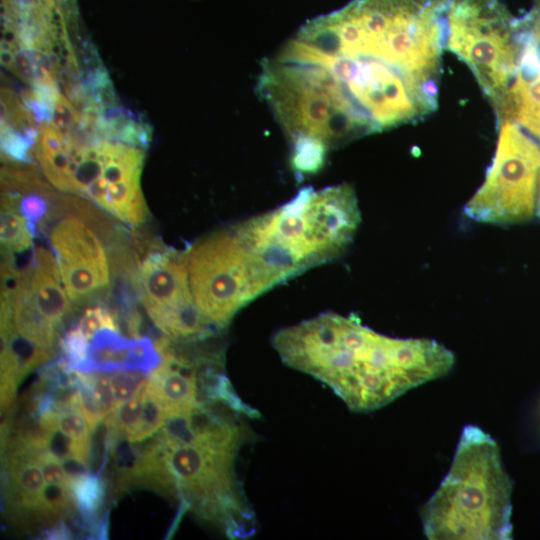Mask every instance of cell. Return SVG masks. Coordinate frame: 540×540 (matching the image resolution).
Masks as SVG:
<instances>
[{
    "mask_svg": "<svg viewBox=\"0 0 540 540\" xmlns=\"http://www.w3.org/2000/svg\"><path fill=\"white\" fill-rule=\"evenodd\" d=\"M353 188H304L284 205L232 227L276 284L338 257L360 224Z\"/></svg>",
    "mask_w": 540,
    "mask_h": 540,
    "instance_id": "obj_3",
    "label": "cell"
},
{
    "mask_svg": "<svg viewBox=\"0 0 540 540\" xmlns=\"http://www.w3.org/2000/svg\"><path fill=\"white\" fill-rule=\"evenodd\" d=\"M38 462L42 468L46 483L70 488V479L66 475L60 460L48 451H44L38 455Z\"/></svg>",
    "mask_w": 540,
    "mask_h": 540,
    "instance_id": "obj_20",
    "label": "cell"
},
{
    "mask_svg": "<svg viewBox=\"0 0 540 540\" xmlns=\"http://www.w3.org/2000/svg\"><path fill=\"white\" fill-rule=\"evenodd\" d=\"M62 284L72 305L108 288L109 262L102 238L79 216L61 209L47 230Z\"/></svg>",
    "mask_w": 540,
    "mask_h": 540,
    "instance_id": "obj_9",
    "label": "cell"
},
{
    "mask_svg": "<svg viewBox=\"0 0 540 540\" xmlns=\"http://www.w3.org/2000/svg\"><path fill=\"white\" fill-rule=\"evenodd\" d=\"M162 358L148 337L128 339L119 331L104 328L89 342L88 360L83 373L137 370L150 373Z\"/></svg>",
    "mask_w": 540,
    "mask_h": 540,
    "instance_id": "obj_11",
    "label": "cell"
},
{
    "mask_svg": "<svg viewBox=\"0 0 540 540\" xmlns=\"http://www.w3.org/2000/svg\"><path fill=\"white\" fill-rule=\"evenodd\" d=\"M167 416L168 411L165 403L148 377L143 387V411L140 426L130 441L138 443L153 436L160 430Z\"/></svg>",
    "mask_w": 540,
    "mask_h": 540,
    "instance_id": "obj_15",
    "label": "cell"
},
{
    "mask_svg": "<svg viewBox=\"0 0 540 540\" xmlns=\"http://www.w3.org/2000/svg\"><path fill=\"white\" fill-rule=\"evenodd\" d=\"M41 536L45 539H72L73 533L62 520L51 527L44 528L41 532Z\"/></svg>",
    "mask_w": 540,
    "mask_h": 540,
    "instance_id": "obj_22",
    "label": "cell"
},
{
    "mask_svg": "<svg viewBox=\"0 0 540 540\" xmlns=\"http://www.w3.org/2000/svg\"><path fill=\"white\" fill-rule=\"evenodd\" d=\"M76 327L88 341L98 331L104 328L120 332L117 317L105 302L87 307L82 313Z\"/></svg>",
    "mask_w": 540,
    "mask_h": 540,
    "instance_id": "obj_16",
    "label": "cell"
},
{
    "mask_svg": "<svg viewBox=\"0 0 540 540\" xmlns=\"http://www.w3.org/2000/svg\"><path fill=\"white\" fill-rule=\"evenodd\" d=\"M57 427L74 441L91 447V430L82 411L77 408L57 411Z\"/></svg>",
    "mask_w": 540,
    "mask_h": 540,
    "instance_id": "obj_18",
    "label": "cell"
},
{
    "mask_svg": "<svg viewBox=\"0 0 540 540\" xmlns=\"http://www.w3.org/2000/svg\"><path fill=\"white\" fill-rule=\"evenodd\" d=\"M1 253L19 256L34 251V236L26 219L15 209L1 206Z\"/></svg>",
    "mask_w": 540,
    "mask_h": 540,
    "instance_id": "obj_13",
    "label": "cell"
},
{
    "mask_svg": "<svg viewBox=\"0 0 540 540\" xmlns=\"http://www.w3.org/2000/svg\"><path fill=\"white\" fill-rule=\"evenodd\" d=\"M60 462L70 481L90 473L89 465L76 457H69Z\"/></svg>",
    "mask_w": 540,
    "mask_h": 540,
    "instance_id": "obj_21",
    "label": "cell"
},
{
    "mask_svg": "<svg viewBox=\"0 0 540 540\" xmlns=\"http://www.w3.org/2000/svg\"><path fill=\"white\" fill-rule=\"evenodd\" d=\"M450 0H352L261 64L256 92L290 145L327 152L438 106Z\"/></svg>",
    "mask_w": 540,
    "mask_h": 540,
    "instance_id": "obj_1",
    "label": "cell"
},
{
    "mask_svg": "<svg viewBox=\"0 0 540 540\" xmlns=\"http://www.w3.org/2000/svg\"><path fill=\"white\" fill-rule=\"evenodd\" d=\"M518 19L498 0H450L445 49L474 73L494 106L512 79L520 54Z\"/></svg>",
    "mask_w": 540,
    "mask_h": 540,
    "instance_id": "obj_6",
    "label": "cell"
},
{
    "mask_svg": "<svg viewBox=\"0 0 540 540\" xmlns=\"http://www.w3.org/2000/svg\"><path fill=\"white\" fill-rule=\"evenodd\" d=\"M493 162L464 207L469 218L492 224L524 222L536 215L540 143L513 121H498Z\"/></svg>",
    "mask_w": 540,
    "mask_h": 540,
    "instance_id": "obj_8",
    "label": "cell"
},
{
    "mask_svg": "<svg viewBox=\"0 0 540 540\" xmlns=\"http://www.w3.org/2000/svg\"><path fill=\"white\" fill-rule=\"evenodd\" d=\"M107 373L117 407L142 389L150 374L137 370H116Z\"/></svg>",
    "mask_w": 540,
    "mask_h": 540,
    "instance_id": "obj_17",
    "label": "cell"
},
{
    "mask_svg": "<svg viewBox=\"0 0 540 540\" xmlns=\"http://www.w3.org/2000/svg\"><path fill=\"white\" fill-rule=\"evenodd\" d=\"M511 493L497 442L467 425L447 474L421 509L424 535L430 540H508Z\"/></svg>",
    "mask_w": 540,
    "mask_h": 540,
    "instance_id": "obj_4",
    "label": "cell"
},
{
    "mask_svg": "<svg viewBox=\"0 0 540 540\" xmlns=\"http://www.w3.org/2000/svg\"><path fill=\"white\" fill-rule=\"evenodd\" d=\"M144 150L104 140L100 174L84 197L119 221L135 227L148 219V208L140 187Z\"/></svg>",
    "mask_w": 540,
    "mask_h": 540,
    "instance_id": "obj_10",
    "label": "cell"
},
{
    "mask_svg": "<svg viewBox=\"0 0 540 540\" xmlns=\"http://www.w3.org/2000/svg\"><path fill=\"white\" fill-rule=\"evenodd\" d=\"M140 301L162 333L176 342H193L220 331L197 308L189 284L185 251L165 246L160 240L131 233Z\"/></svg>",
    "mask_w": 540,
    "mask_h": 540,
    "instance_id": "obj_7",
    "label": "cell"
},
{
    "mask_svg": "<svg viewBox=\"0 0 540 540\" xmlns=\"http://www.w3.org/2000/svg\"><path fill=\"white\" fill-rule=\"evenodd\" d=\"M15 291H20L31 306L58 330L72 310L55 256L45 247L35 246L31 273L17 284Z\"/></svg>",
    "mask_w": 540,
    "mask_h": 540,
    "instance_id": "obj_12",
    "label": "cell"
},
{
    "mask_svg": "<svg viewBox=\"0 0 540 540\" xmlns=\"http://www.w3.org/2000/svg\"><path fill=\"white\" fill-rule=\"evenodd\" d=\"M194 302L219 330L245 305L276 286L232 227L212 232L185 251Z\"/></svg>",
    "mask_w": 540,
    "mask_h": 540,
    "instance_id": "obj_5",
    "label": "cell"
},
{
    "mask_svg": "<svg viewBox=\"0 0 540 540\" xmlns=\"http://www.w3.org/2000/svg\"><path fill=\"white\" fill-rule=\"evenodd\" d=\"M272 345L287 366L322 381L356 412L387 405L446 375L455 362L434 340L389 337L354 314H319L279 330Z\"/></svg>",
    "mask_w": 540,
    "mask_h": 540,
    "instance_id": "obj_2",
    "label": "cell"
},
{
    "mask_svg": "<svg viewBox=\"0 0 540 540\" xmlns=\"http://www.w3.org/2000/svg\"><path fill=\"white\" fill-rule=\"evenodd\" d=\"M78 398L80 409L93 433L98 427V424H100L105 417L101 411L87 373L80 372Z\"/></svg>",
    "mask_w": 540,
    "mask_h": 540,
    "instance_id": "obj_19",
    "label": "cell"
},
{
    "mask_svg": "<svg viewBox=\"0 0 540 540\" xmlns=\"http://www.w3.org/2000/svg\"><path fill=\"white\" fill-rule=\"evenodd\" d=\"M142 411L143 388L105 417L106 434L112 439L130 441L140 426Z\"/></svg>",
    "mask_w": 540,
    "mask_h": 540,
    "instance_id": "obj_14",
    "label": "cell"
}]
</instances>
